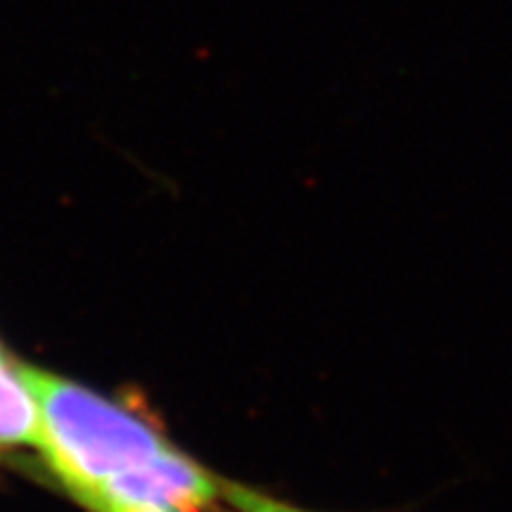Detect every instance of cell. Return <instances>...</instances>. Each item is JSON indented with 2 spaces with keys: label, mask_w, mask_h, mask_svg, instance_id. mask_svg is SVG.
Instances as JSON below:
<instances>
[{
  "label": "cell",
  "mask_w": 512,
  "mask_h": 512,
  "mask_svg": "<svg viewBox=\"0 0 512 512\" xmlns=\"http://www.w3.org/2000/svg\"><path fill=\"white\" fill-rule=\"evenodd\" d=\"M19 377L38 406V446L74 496L171 448L145 422L88 389L27 366H19Z\"/></svg>",
  "instance_id": "cell-1"
},
{
  "label": "cell",
  "mask_w": 512,
  "mask_h": 512,
  "mask_svg": "<svg viewBox=\"0 0 512 512\" xmlns=\"http://www.w3.org/2000/svg\"><path fill=\"white\" fill-rule=\"evenodd\" d=\"M216 482L174 448L159 453L150 463L114 475L93 486L81 501L100 512L164 510L190 512L214 498Z\"/></svg>",
  "instance_id": "cell-2"
},
{
  "label": "cell",
  "mask_w": 512,
  "mask_h": 512,
  "mask_svg": "<svg viewBox=\"0 0 512 512\" xmlns=\"http://www.w3.org/2000/svg\"><path fill=\"white\" fill-rule=\"evenodd\" d=\"M41 441V418L19 366L10 358L0 361V444H34Z\"/></svg>",
  "instance_id": "cell-3"
},
{
  "label": "cell",
  "mask_w": 512,
  "mask_h": 512,
  "mask_svg": "<svg viewBox=\"0 0 512 512\" xmlns=\"http://www.w3.org/2000/svg\"><path fill=\"white\" fill-rule=\"evenodd\" d=\"M235 501H238L247 512H299V510H290V508H283V505H278V503L266 501V498L247 494V491H238Z\"/></svg>",
  "instance_id": "cell-4"
},
{
  "label": "cell",
  "mask_w": 512,
  "mask_h": 512,
  "mask_svg": "<svg viewBox=\"0 0 512 512\" xmlns=\"http://www.w3.org/2000/svg\"><path fill=\"white\" fill-rule=\"evenodd\" d=\"M124 512H164V510H124Z\"/></svg>",
  "instance_id": "cell-5"
},
{
  "label": "cell",
  "mask_w": 512,
  "mask_h": 512,
  "mask_svg": "<svg viewBox=\"0 0 512 512\" xmlns=\"http://www.w3.org/2000/svg\"><path fill=\"white\" fill-rule=\"evenodd\" d=\"M0 358H8V356H5V354H3V349H0Z\"/></svg>",
  "instance_id": "cell-6"
}]
</instances>
